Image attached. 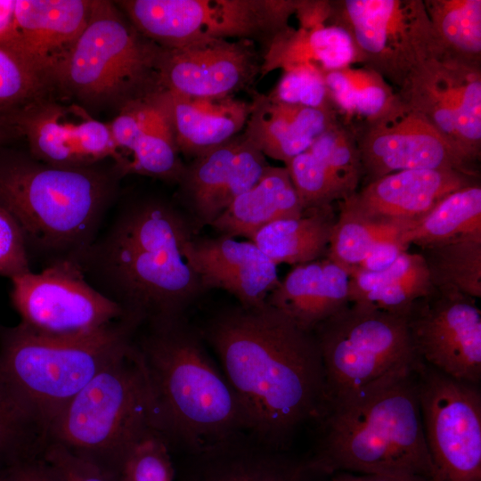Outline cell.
<instances>
[{
    "label": "cell",
    "instance_id": "1",
    "mask_svg": "<svg viewBox=\"0 0 481 481\" xmlns=\"http://www.w3.org/2000/svg\"><path fill=\"white\" fill-rule=\"evenodd\" d=\"M199 332L220 360L248 433L289 451L299 429L317 420L325 406L323 365L314 332L268 303L222 311Z\"/></svg>",
    "mask_w": 481,
    "mask_h": 481
},
{
    "label": "cell",
    "instance_id": "2",
    "mask_svg": "<svg viewBox=\"0 0 481 481\" xmlns=\"http://www.w3.org/2000/svg\"><path fill=\"white\" fill-rule=\"evenodd\" d=\"M190 238L167 200L119 194L79 265L123 318L139 326L182 318L203 289L183 254Z\"/></svg>",
    "mask_w": 481,
    "mask_h": 481
},
{
    "label": "cell",
    "instance_id": "3",
    "mask_svg": "<svg viewBox=\"0 0 481 481\" xmlns=\"http://www.w3.org/2000/svg\"><path fill=\"white\" fill-rule=\"evenodd\" d=\"M201 341L184 317L143 324L134 337L151 425L172 456L248 433L237 396Z\"/></svg>",
    "mask_w": 481,
    "mask_h": 481
},
{
    "label": "cell",
    "instance_id": "4",
    "mask_svg": "<svg viewBox=\"0 0 481 481\" xmlns=\"http://www.w3.org/2000/svg\"><path fill=\"white\" fill-rule=\"evenodd\" d=\"M126 176L112 159L79 167L43 162L28 150L0 147V207L43 268L81 259L120 194Z\"/></svg>",
    "mask_w": 481,
    "mask_h": 481
},
{
    "label": "cell",
    "instance_id": "5",
    "mask_svg": "<svg viewBox=\"0 0 481 481\" xmlns=\"http://www.w3.org/2000/svg\"><path fill=\"white\" fill-rule=\"evenodd\" d=\"M416 363L392 371L325 408L316 420L317 438L306 459L314 472L435 481L422 426Z\"/></svg>",
    "mask_w": 481,
    "mask_h": 481
},
{
    "label": "cell",
    "instance_id": "6",
    "mask_svg": "<svg viewBox=\"0 0 481 481\" xmlns=\"http://www.w3.org/2000/svg\"><path fill=\"white\" fill-rule=\"evenodd\" d=\"M163 48L132 24L117 4L93 0L89 20L51 77L54 96L91 115H116L160 90Z\"/></svg>",
    "mask_w": 481,
    "mask_h": 481
},
{
    "label": "cell",
    "instance_id": "7",
    "mask_svg": "<svg viewBox=\"0 0 481 481\" xmlns=\"http://www.w3.org/2000/svg\"><path fill=\"white\" fill-rule=\"evenodd\" d=\"M151 430L133 340L131 349L102 369L52 421L50 438L118 481L128 454Z\"/></svg>",
    "mask_w": 481,
    "mask_h": 481
},
{
    "label": "cell",
    "instance_id": "8",
    "mask_svg": "<svg viewBox=\"0 0 481 481\" xmlns=\"http://www.w3.org/2000/svg\"><path fill=\"white\" fill-rule=\"evenodd\" d=\"M138 325L121 317L77 337L0 324V366L52 421L102 369L127 353Z\"/></svg>",
    "mask_w": 481,
    "mask_h": 481
},
{
    "label": "cell",
    "instance_id": "9",
    "mask_svg": "<svg viewBox=\"0 0 481 481\" xmlns=\"http://www.w3.org/2000/svg\"><path fill=\"white\" fill-rule=\"evenodd\" d=\"M313 332L323 365L324 410L387 373L418 360L406 317L371 307L350 304Z\"/></svg>",
    "mask_w": 481,
    "mask_h": 481
},
{
    "label": "cell",
    "instance_id": "10",
    "mask_svg": "<svg viewBox=\"0 0 481 481\" xmlns=\"http://www.w3.org/2000/svg\"><path fill=\"white\" fill-rule=\"evenodd\" d=\"M132 24L164 49L209 38L265 39L288 29L298 1H115Z\"/></svg>",
    "mask_w": 481,
    "mask_h": 481
},
{
    "label": "cell",
    "instance_id": "11",
    "mask_svg": "<svg viewBox=\"0 0 481 481\" xmlns=\"http://www.w3.org/2000/svg\"><path fill=\"white\" fill-rule=\"evenodd\" d=\"M330 21L352 37L356 62L400 89L428 61L442 57L421 0L330 2Z\"/></svg>",
    "mask_w": 481,
    "mask_h": 481
},
{
    "label": "cell",
    "instance_id": "12",
    "mask_svg": "<svg viewBox=\"0 0 481 481\" xmlns=\"http://www.w3.org/2000/svg\"><path fill=\"white\" fill-rule=\"evenodd\" d=\"M422 426L435 481H481V393L418 359Z\"/></svg>",
    "mask_w": 481,
    "mask_h": 481
},
{
    "label": "cell",
    "instance_id": "13",
    "mask_svg": "<svg viewBox=\"0 0 481 481\" xmlns=\"http://www.w3.org/2000/svg\"><path fill=\"white\" fill-rule=\"evenodd\" d=\"M10 280V299L20 323L37 334L87 335L123 316L121 308L95 289L74 262H58Z\"/></svg>",
    "mask_w": 481,
    "mask_h": 481
},
{
    "label": "cell",
    "instance_id": "14",
    "mask_svg": "<svg viewBox=\"0 0 481 481\" xmlns=\"http://www.w3.org/2000/svg\"><path fill=\"white\" fill-rule=\"evenodd\" d=\"M365 183L404 170L449 169L477 176L474 161L420 113L401 104L353 131Z\"/></svg>",
    "mask_w": 481,
    "mask_h": 481
},
{
    "label": "cell",
    "instance_id": "15",
    "mask_svg": "<svg viewBox=\"0 0 481 481\" xmlns=\"http://www.w3.org/2000/svg\"><path fill=\"white\" fill-rule=\"evenodd\" d=\"M419 360L454 379H481V311L477 299L432 289L406 316Z\"/></svg>",
    "mask_w": 481,
    "mask_h": 481
},
{
    "label": "cell",
    "instance_id": "16",
    "mask_svg": "<svg viewBox=\"0 0 481 481\" xmlns=\"http://www.w3.org/2000/svg\"><path fill=\"white\" fill-rule=\"evenodd\" d=\"M469 159L481 149V69L447 57L421 65L397 93Z\"/></svg>",
    "mask_w": 481,
    "mask_h": 481
},
{
    "label": "cell",
    "instance_id": "17",
    "mask_svg": "<svg viewBox=\"0 0 481 481\" xmlns=\"http://www.w3.org/2000/svg\"><path fill=\"white\" fill-rule=\"evenodd\" d=\"M28 151L52 165L79 167L112 159L118 154L109 123L75 103L48 97L9 116Z\"/></svg>",
    "mask_w": 481,
    "mask_h": 481
},
{
    "label": "cell",
    "instance_id": "18",
    "mask_svg": "<svg viewBox=\"0 0 481 481\" xmlns=\"http://www.w3.org/2000/svg\"><path fill=\"white\" fill-rule=\"evenodd\" d=\"M259 72L251 40L209 38L163 48L159 84L184 96L224 98L247 87Z\"/></svg>",
    "mask_w": 481,
    "mask_h": 481
},
{
    "label": "cell",
    "instance_id": "19",
    "mask_svg": "<svg viewBox=\"0 0 481 481\" xmlns=\"http://www.w3.org/2000/svg\"><path fill=\"white\" fill-rule=\"evenodd\" d=\"M174 459V458H173ZM175 481H321L306 459L244 432L174 459Z\"/></svg>",
    "mask_w": 481,
    "mask_h": 481
},
{
    "label": "cell",
    "instance_id": "20",
    "mask_svg": "<svg viewBox=\"0 0 481 481\" xmlns=\"http://www.w3.org/2000/svg\"><path fill=\"white\" fill-rule=\"evenodd\" d=\"M476 178L449 169L399 171L365 183L338 201V211L410 227L446 195L477 183Z\"/></svg>",
    "mask_w": 481,
    "mask_h": 481
},
{
    "label": "cell",
    "instance_id": "21",
    "mask_svg": "<svg viewBox=\"0 0 481 481\" xmlns=\"http://www.w3.org/2000/svg\"><path fill=\"white\" fill-rule=\"evenodd\" d=\"M92 6L93 0H15L12 27L0 45L51 83L52 74L85 29Z\"/></svg>",
    "mask_w": 481,
    "mask_h": 481
},
{
    "label": "cell",
    "instance_id": "22",
    "mask_svg": "<svg viewBox=\"0 0 481 481\" xmlns=\"http://www.w3.org/2000/svg\"><path fill=\"white\" fill-rule=\"evenodd\" d=\"M183 254L203 289H223L246 308L266 305L280 281L277 265L251 240L239 241L226 235L190 238Z\"/></svg>",
    "mask_w": 481,
    "mask_h": 481
},
{
    "label": "cell",
    "instance_id": "23",
    "mask_svg": "<svg viewBox=\"0 0 481 481\" xmlns=\"http://www.w3.org/2000/svg\"><path fill=\"white\" fill-rule=\"evenodd\" d=\"M268 166L265 156L239 134L185 166L179 183L198 218L210 224Z\"/></svg>",
    "mask_w": 481,
    "mask_h": 481
},
{
    "label": "cell",
    "instance_id": "24",
    "mask_svg": "<svg viewBox=\"0 0 481 481\" xmlns=\"http://www.w3.org/2000/svg\"><path fill=\"white\" fill-rule=\"evenodd\" d=\"M109 125L118 154L117 164L126 175L180 182L185 165L169 120L153 94L124 107Z\"/></svg>",
    "mask_w": 481,
    "mask_h": 481
},
{
    "label": "cell",
    "instance_id": "25",
    "mask_svg": "<svg viewBox=\"0 0 481 481\" xmlns=\"http://www.w3.org/2000/svg\"><path fill=\"white\" fill-rule=\"evenodd\" d=\"M153 96L169 120L180 154L193 159L238 135L251 110V102L233 96L197 98L166 90Z\"/></svg>",
    "mask_w": 481,
    "mask_h": 481
},
{
    "label": "cell",
    "instance_id": "26",
    "mask_svg": "<svg viewBox=\"0 0 481 481\" xmlns=\"http://www.w3.org/2000/svg\"><path fill=\"white\" fill-rule=\"evenodd\" d=\"M349 274L328 257L295 265L269 294L267 303L300 328L314 331L350 305Z\"/></svg>",
    "mask_w": 481,
    "mask_h": 481
},
{
    "label": "cell",
    "instance_id": "27",
    "mask_svg": "<svg viewBox=\"0 0 481 481\" xmlns=\"http://www.w3.org/2000/svg\"><path fill=\"white\" fill-rule=\"evenodd\" d=\"M338 121L335 111L286 104L256 94L243 135L265 156L286 164Z\"/></svg>",
    "mask_w": 481,
    "mask_h": 481
},
{
    "label": "cell",
    "instance_id": "28",
    "mask_svg": "<svg viewBox=\"0 0 481 481\" xmlns=\"http://www.w3.org/2000/svg\"><path fill=\"white\" fill-rule=\"evenodd\" d=\"M305 210L288 169L269 165L259 181L237 197L210 224L222 235L250 240L266 224L300 216Z\"/></svg>",
    "mask_w": 481,
    "mask_h": 481
},
{
    "label": "cell",
    "instance_id": "29",
    "mask_svg": "<svg viewBox=\"0 0 481 481\" xmlns=\"http://www.w3.org/2000/svg\"><path fill=\"white\" fill-rule=\"evenodd\" d=\"M307 27L290 28L268 44L261 73L309 64L322 73L338 70L356 62V52L350 34L330 21Z\"/></svg>",
    "mask_w": 481,
    "mask_h": 481
},
{
    "label": "cell",
    "instance_id": "30",
    "mask_svg": "<svg viewBox=\"0 0 481 481\" xmlns=\"http://www.w3.org/2000/svg\"><path fill=\"white\" fill-rule=\"evenodd\" d=\"M349 274L350 304L407 316L412 306L433 289L422 256L408 250L379 272L358 269Z\"/></svg>",
    "mask_w": 481,
    "mask_h": 481
},
{
    "label": "cell",
    "instance_id": "31",
    "mask_svg": "<svg viewBox=\"0 0 481 481\" xmlns=\"http://www.w3.org/2000/svg\"><path fill=\"white\" fill-rule=\"evenodd\" d=\"M50 444L44 414L0 366V469L45 458Z\"/></svg>",
    "mask_w": 481,
    "mask_h": 481
},
{
    "label": "cell",
    "instance_id": "32",
    "mask_svg": "<svg viewBox=\"0 0 481 481\" xmlns=\"http://www.w3.org/2000/svg\"><path fill=\"white\" fill-rule=\"evenodd\" d=\"M337 216L332 205L306 209L266 224L250 240L277 265L309 263L327 255Z\"/></svg>",
    "mask_w": 481,
    "mask_h": 481
},
{
    "label": "cell",
    "instance_id": "33",
    "mask_svg": "<svg viewBox=\"0 0 481 481\" xmlns=\"http://www.w3.org/2000/svg\"><path fill=\"white\" fill-rule=\"evenodd\" d=\"M340 122L352 132L388 114L401 104L397 93L378 73L351 66L323 73Z\"/></svg>",
    "mask_w": 481,
    "mask_h": 481
},
{
    "label": "cell",
    "instance_id": "34",
    "mask_svg": "<svg viewBox=\"0 0 481 481\" xmlns=\"http://www.w3.org/2000/svg\"><path fill=\"white\" fill-rule=\"evenodd\" d=\"M481 234L479 183L456 190L442 199L426 216L405 230L400 241L420 249L461 237Z\"/></svg>",
    "mask_w": 481,
    "mask_h": 481
},
{
    "label": "cell",
    "instance_id": "35",
    "mask_svg": "<svg viewBox=\"0 0 481 481\" xmlns=\"http://www.w3.org/2000/svg\"><path fill=\"white\" fill-rule=\"evenodd\" d=\"M436 42L443 56L479 66L481 1H424Z\"/></svg>",
    "mask_w": 481,
    "mask_h": 481
},
{
    "label": "cell",
    "instance_id": "36",
    "mask_svg": "<svg viewBox=\"0 0 481 481\" xmlns=\"http://www.w3.org/2000/svg\"><path fill=\"white\" fill-rule=\"evenodd\" d=\"M419 253L434 289L481 297V234L420 248Z\"/></svg>",
    "mask_w": 481,
    "mask_h": 481
},
{
    "label": "cell",
    "instance_id": "37",
    "mask_svg": "<svg viewBox=\"0 0 481 481\" xmlns=\"http://www.w3.org/2000/svg\"><path fill=\"white\" fill-rule=\"evenodd\" d=\"M305 209L331 206L352 195L360 180L325 155L307 149L285 164Z\"/></svg>",
    "mask_w": 481,
    "mask_h": 481
},
{
    "label": "cell",
    "instance_id": "38",
    "mask_svg": "<svg viewBox=\"0 0 481 481\" xmlns=\"http://www.w3.org/2000/svg\"><path fill=\"white\" fill-rule=\"evenodd\" d=\"M408 228L338 211L326 257L348 271L356 267L379 243L400 240Z\"/></svg>",
    "mask_w": 481,
    "mask_h": 481
},
{
    "label": "cell",
    "instance_id": "39",
    "mask_svg": "<svg viewBox=\"0 0 481 481\" xmlns=\"http://www.w3.org/2000/svg\"><path fill=\"white\" fill-rule=\"evenodd\" d=\"M55 97L51 83L23 59L0 45V116Z\"/></svg>",
    "mask_w": 481,
    "mask_h": 481
},
{
    "label": "cell",
    "instance_id": "40",
    "mask_svg": "<svg viewBox=\"0 0 481 481\" xmlns=\"http://www.w3.org/2000/svg\"><path fill=\"white\" fill-rule=\"evenodd\" d=\"M283 71L269 98L286 104L336 112L320 69L304 64Z\"/></svg>",
    "mask_w": 481,
    "mask_h": 481
},
{
    "label": "cell",
    "instance_id": "41",
    "mask_svg": "<svg viewBox=\"0 0 481 481\" xmlns=\"http://www.w3.org/2000/svg\"><path fill=\"white\" fill-rule=\"evenodd\" d=\"M118 481H175L172 453L154 430L134 446L124 462Z\"/></svg>",
    "mask_w": 481,
    "mask_h": 481
},
{
    "label": "cell",
    "instance_id": "42",
    "mask_svg": "<svg viewBox=\"0 0 481 481\" xmlns=\"http://www.w3.org/2000/svg\"><path fill=\"white\" fill-rule=\"evenodd\" d=\"M30 271L21 230L12 216L0 207V276L11 279Z\"/></svg>",
    "mask_w": 481,
    "mask_h": 481
},
{
    "label": "cell",
    "instance_id": "43",
    "mask_svg": "<svg viewBox=\"0 0 481 481\" xmlns=\"http://www.w3.org/2000/svg\"><path fill=\"white\" fill-rule=\"evenodd\" d=\"M45 459L56 468L65 481H113L98 468L57 444H50Z\"/></svg>",
    "mask_w": 481,
    "mask_h": 481
},
{
    "label": "cell",
    "instance_id": "44",
    "mask_svg": "<svg viewBox=\"0 0 481 481\" xmlns=\"http://www.w3.org/2000/svg\"><path fill=\"white\" fill-rule=\"evenodd\" d=\"M0 481H65L45 458L20 462L0 469Z\"/></svg>",
    "mask_w": 481,
    "mask_h": 481
},
{
    "label": "cell",
    "instance_id": "45",
    "mask_svg": "<svg viewBox=\"0 0 481 481\" xmlns=\"http://www.w3.org/2000/svg\"><path fill=\"white\" fill-rule=\"evenodd\" d=\"M406 250L408 247L404 246L400 240L381 242L373 248L356 267L352 269L365 272L382 271L392 265Z\"/></svg>",
    "mask_w": 481,
    "mask_h": 481
},
{
    "label": "cell",
    "instance_id": "46",
    "mask_svg": "<svg viewBox=\"0 0 481 481\" xmlns=\"http://www.w3.org/2000/svg\"><path fill=\"white\" fill-rule=\"evenodd\" d=\"M321 481H434L420 478H400L388 476L359 474L347 471H337L323 475Z\"/></svg>",
    "mask_w": 481,
    "mask_h": 481
},
{
    "label": "cell",
    "instance_id": "47",
    "mask_svg": "<svg viewBox=\"0 0 481 481\" xmlns=\"http://www.w3.org/2000/svg\"><path fill=\"white\" fill-rule=\"evenodd\" d=\"M21 139L16 126L6 116H0V147L10 145L12 142Z\"/></svg>",
    "mask_w": 481,
    "mask_h": 481
}]
</instances>
